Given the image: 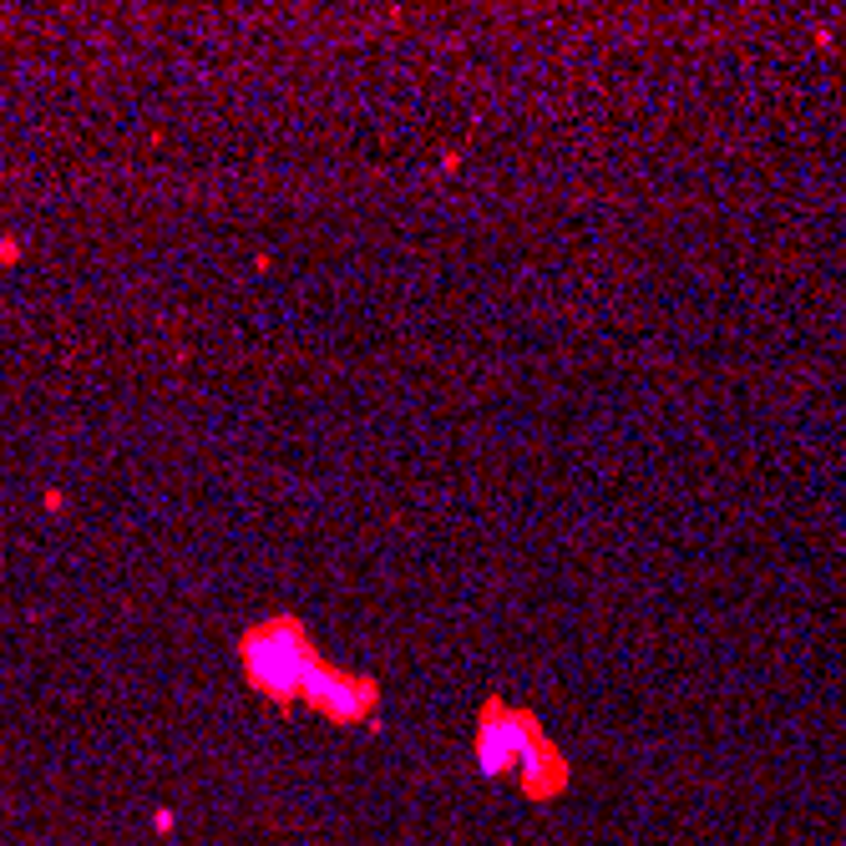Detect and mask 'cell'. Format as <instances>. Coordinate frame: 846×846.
I'll return each mask as SVG.
<instances>
[{"instance_id":"3","label":"cell","mask_w":846,"mask_h":846,"mask_svg":"<svg viewBox=\"0 0 846 846\" xmlns=\"http://www.w3.org/2000/svg\"><path fill=\"white\" fill-rule=\"evenodd\" d=\"M300 700H305L309 710L340 720V725H356V720L375 714L381 685H375V679H365V675H345V669H335V664H319L315 675H309V685H305V695H300Z\"/></svg>"},{"instance_id":"2","label":"cell","mask_w":846,"mask_h":846,"mask_svg":"<svg viewBox=\"0 0 846 846\" xmlns=\"http://www.w3.org/2000/svg\"><path fill=\"white\" fill-rule=\"evenodd\" d=\"M542 730L532 714L522 710H503L492 700L482 710V730H476V770L482 776H503V770H528L542 751Z\"/></svg>"},{"instance_id":"1","label":"cell","mask_w":846,"mask_h":846,"mask_svg":"<svg viewBox=\"0 0 846 846\" xmlns=\"http://www.w3.org/2000/svg\"><path fill=\"white\" fill-rule=\"evenodd\" d=\"M238 654H244V675H249V685L259 689V695H269V700H300L309 685V675H315L319 664V648L315 639H309V629L300 619H290V613H279V619H264L253 623L249 634L238 639Z\"/></svg>"}]
</instances>
